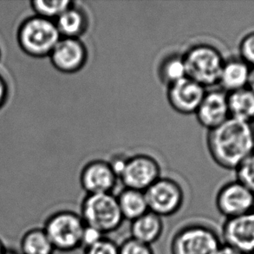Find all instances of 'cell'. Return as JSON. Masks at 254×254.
Masks as SVG:
<instances>
[{
	"label": "cell",
	"instance_id": "30",
	"mask_svg": "<svg viewBox=\"0 0 254 254\" xmlns=\"http://www.w3.org/2000/svg\"><path fill=\"white\" fill-rule=\"evenodd\" d=\"M217 254H246L238 250L236 248H232L230 246L223 244L220 248V250Z\"/></svg>",
	"mask_w": 254,
	"mask_h": 254
},
{
	"label": "cell",
	"instance_id": "23",
	"mask_svg": "<svg viewBox=\"0 0 254 254\" xmlns=\"http://www.w3.org/2000/svg\"><path fill=\"white\" fill-rule=\"evenodd\" d=\"M236 180L254 194V152L241 162L236 170Z\"/></svg>",
	"mask_w": 254,
	"mask_h": 254
},
{
	"label": "cell",
	"instance_id": "17",
	"mask_svg": "<svg viewBox=\"0 0 254 254\" xmlns=\"http://www.w3.org/2000/svg\"><path fill=\"white\" fill-rule=\"evenodd\" d=\"M62 38H80L89 28V18L83 8L73 3L55 20Z\"/></svg>",
	"mask_w": 254,
	"mask_h": 254
},
{
	"label": "cell",
	"instance_id": "25",
	"mask_svg": "<svg viewBox=\"0 0 254 254\" xmlns=\"http://www.w3.org/2000/svg\"><path fill=\"white\" fill-rule=\"evenodd\" d=\"M119 254H155V252L151 246L129 237L119 245Z\"/></svg>",
	"mask_w": 254,
	"mask_h": 254
},
{
	"label": "cell",
	"instance_id": "28",
	"mask_svg": "<svg viewBox=\"0 0 254 254\" xmlns=\"http://www.w3.org/2000/svg\"><path fill=\"white\" fill-rule=\"evenodd\" d=\"M127 157L123 155H115L113 158L111 159V161L109 162L111 169H113L114 173L116 174L118 179L120 177L121 175L123 174L126 162H127Z\"/></svg>",
	"mask_w": 254,
	"mask_h": 254
},
{
	"label": "cell",
	"instance_id": "15",
	"mask_svg": "<svg viewBox=\"0 0 254 254\" xmlns=\"http://www.w3.org/2000/svg\"><path fill=\"white\" fill-rule=\"evenodd\" d=\"M250 70L251 66L239 57L226 59L218 85L227 94L248 88Z\"/></svg>",
	"mask_w": 254,
	"mask_h": 254
},
{
	"label": "cell",
	"instance_id": "20",
	"mask_svg": "<svg viewBox=\"0 0 254 254\" xmlns=\"http://www.w3.org/2000/svg\"><path fill=\"white\" fill-rule=\"evenodd\" d=\"M21 254H54L56 250L43 227L24 233L20 241Z\"/></svg>",
	"mask_w": 254,
	"mask_h": 254
},
{
	"label": "cell",
	"instance_id": "29",
	"mask_svg": "<svg viewBox=\"0 0 254 254\" xmlns=\"http://www.w3.org/2000/svg\"><path fill=\"white\" fill-rule=\"evenodd\" d=\"M9 96V87L2 75H0V110L5 104Z\"/></svg>",
	"mask_w": 254,
	"mask_h": 254
},
{
	"label": "cell",
	"instance_id": "19",
	"mask_svg": "<svg viewBox=\"0 0 254 254\" xmlns=\"http://www.w3.org/2000/svg\"><path fill=\"white\" fill-rule=\"evenodd\" d=\"M117 198L124 220L131 222L148 212V202L142 191L124 188Z\"/></svg>",
	"mask_w": 254,
	"mask_h": 254
},
{
	"label": "cell",
	"instance_id": "26",
	"mask_svg": "<svg viewBox=\"0 0 254 254\" xmlns=\"http://www.w3.org/2000/svg\"><path fill=\"white\" fill-rule=\"evenodd\" d=\"M83 254H119V245L109 238H103L97 244L84 249Z\"/></svg>",
	"mask_w": 254,
	"mask_h": 254
},
{
	"label": "cell",
	"instance_id": "21",
	"mask_svg": "<svg viewBox=\"0 0 254 254\" xmlns=\"http://www.w3.org/2000/svg\"><path fill=\"white\" fill-rule=\"evenodd\" d=\"M157 74L161 83L167 87L187 77L183 55L175 53L166 56L159 64Z\"/></svg>",
	"mask_w": 254,
	"mask_h": 254
},
{
	"label": "cell",
	"instance_id": "6",
	"mask_svg": "<svg viewBox=\"0 0 254 254\" xmlns=\"http://www.w3.org/2000/svg\"><path fill=\"white\" fill-rule=\"evenodd\" d=\"M223 245L220 234L203 223L185 225L175 232L170 254H217Z\"/></svg>",
	"mask_w": 254,
	"mask_h": 254
},
{
	"label": "cell",
	"instance_id": "11",
	"mask_svg": "<svg viewBox=\"0 0 254 254\" xmlns=\"http://www.w3.org/2000/svg\"><path fill=\"white\" fill-rule=\"evenodd\" d=\"M220 234L223 244L246 254H254V209L225 220Z\"/></svg>",
	"mask_w": 254,
	"mask_h": 254
},
{
	"label": "cell",
	"instance_id": "3",
	"mask_svg": "<svg viewBox=\"0 0 254 254\" xmlns=\"http://www.w3.org/2000/svg\"><path fill=\"white\" fill-rule=\"evenodd\" d=\"M187 76L205 88L218 85L224 59L219 49L207 44L189 48L183 55Z\"/></svg>",
	"mask_w": 254,
	"mask_h": 254
},
{
	"label": "cell",
	"instance_id": "13",
	"mask_svg": "<svg viewBox=\"0 0 254 254\" xmlns=\"http://www.w3.org/2000/svg\"><path fill=\"white\" fill-rule=\"evenodd\" d=\"M119 179L109 162L94 160L83 167L79 182L86 194L112 193Z\"/></svg>",
	"mask_w": 254,
	"mask_h": 254
},
{
	"label": "cell",
	"instance_id": "16",
	"mask_svg": "<svg viewBox=\"0 0 254 254\" xmlns=\"http://www.w3.org/2000/svg\"><path fill=\"white\" fill-rule=\"evenodd\" d=\"M163 232V219L149 211L131 221L130 238L143 244L152 247L162 237Z\"/></svg>",
	"mask_w": 254,
	"mask_h": 254
},
{
	"label": "cell",
	"instance_id": "18",
	"mask_svg": "<svg viewBox=\"0 0 254 254\" xmlns=\"http://www.w3.org/2000/svg\"><path fill=\"white\" fill-rule=\"evenodd\" d=\"M231 118L247 124H254V93L248 89L227 94Z\"/></svg>",
	"mask_w": 254,
	"mask_h": 254
},
{
	"label": "cell",
	"instance_id": "5",
	"mask_svg": "<svg viewBox=\"0 0 254 254\" xmlns=\"http://www.w3.org/2000/svg\"><path fill=\"white\" fill-rule=\"evenodd\" d=\"M84 227L80 213L72 210H60L45 220L43 228L56 251L71 253L81 248Z\"/></svg>",
	"mask_w": 254,
	"mask_h": 254
},
{
	"label": "cell",
	"instance_id": "9",
	"mask_svg": "<svg viewBox=\"0 0 254 254\" xmlns=\"http://www.w3.org/2000/svg\"><path fill=\"white\" fill-rule=\"evenodd\" d=\"M215 205L218 212L226 220L232 219L254 209V194L242 183L234 180L219 189Z\"/></svg>",
	"mask_w": 254,
	"mask_h": 254
},
{
	"label": "cell",
	"instance_id": "22",
	"mask_svg": "<svg viewBox=\"0 0 254 254\" xmlns=\"http://www.w3.org/2000/svg\"><path fill=\"white\" fill-rule=\"evenodd\" d=\"M73 3L69 0H33L31 5L35 15L54 21Z\"/></svg>",
	"mask_w": 254,
	"mask_h": 254
},
{
	"label": "cell",
	"instance_id": "12",
	"mask_svg": "<svg viewBox=\"0 0 254 254\" xmlns=\"http://www.w3.org/2000/svg\"><path fill=\"white\" fill-rule=\"evenodd\" d=\"M206 93L205 87L187 76L168 87L167 98L175 111L191 115L195 114Z\"/></svg>",
	"mask_w": 254,
	"mask_h": 254
},
{
	"label": "cell",
	"instance_id": "33",
	"mask_svg": "<svg viewBox=\"0 0 254 254\" xmlns=\"http://www.w3.org/2000/svg\"><path fill=\"white\" fill-rule=\"evenodd\" d=\"M4 254H17V253H15V252L12 251V250H9V249H7V251L4 253Z\"/></svg>",
	"mask_w": 254,
	"mask_h": 254
},
{
	"label": "cell",
	"instance_id": "27",
	"mask_svg": "<svg viewBox=\"0 0 254 254\" xmlns=\"http://www.w3.org/2000/svg\"><path fill=\"white\" fill-rule=\"evenodd\" d=\"M106 237L103 233L92 227L86 226L83 229L82 239H81V248L84 250L87 248H91L94 245L97 244L102 241L103 238Z\"/></svg>",
	"mask_w": 254,
	"mask_h": 254
},
{
	"label": "cell",
	"instance_id": "8",
	"mask_svg": "<svg viewBox=\"0 0 254 254\" xmlns=\"http://www.w3.org/2000/svg\"><path fill=\"white\" fill-rule=\"evenodd\" d=\"M161 177V167L150 155H135L127 157L126 166L119 177L125 189L145 192Z\"/></svg>",
	"mask_w": 254,
	"mask_h": 254
},
{
	"label": "cell",
	"instance_id": "1",
	"mask_svg": "<svg viewBox=\"0 0 254 254\" xmlns=\"http://www.w3.org/2000/svg\"><path fill=\"white\" fill-rule=\"evenodd\" d=\"M206 146L217 165L235 171L254 152V124L230 117L219 127L208 130Z\"/></svg>",
	"mask_w": 254,
	"mask_h": 254
},
{
	"label": "cell",
	"instance_id": "7",
	"mask_svg": "<svg viewBox=\"0 0 254 254\" xmlns=\"http://www.w3.org/2000/svg\"><path fill=\"white\" fill-rule=\"evenodd\" d=\"M144 192L148 211L162 219L174 216L184 204V191L173 179L160 177Z\"/></svg>",
	"mask_w": 254,
	"mask_h": 254
},
{
	"label": "cell",
	"instance_id": "24",
	"mask_svg": "<svg viewBox=\"0 0 254 254\" xmlns=\"http://www.w3.org/2000/svg\"><path fill=\"white\" fill-rule=\"evenodd\" d=\"M238 50L239 58L251 67L254 66V31L244 35L240 41Z\"/></svg>",
	"mask_w": 254,
	"mask_h": 254
},
{
	"label": "cell",
	"instance_id": "34",
	"mask_svg": "<svg viewBox=\"0 0 254 254\" xmlns=\"http://www.w3.org/2000/svg\"><path fill=\"white\" fill-rule=\"evenodd\" d=\"M0 59H1V50H0Z\"/></svg>",
	"mask_w": 254,
	"mask_h": 254
},
{
	"label": "cell",
	"instance_id": "10",
	"mask_svg": "<svg viewBox=\"0 0 254 254\" xmlns=\"http://www.w3.org/2000/svg\"><path fill=\"white\" fill-rule=\"evenodd\" d=\"M49 58L59 72L74 74L85 67L89 53L80 38H61Z\"/></svg>",
	"mask_w": 254,
	"mask_h": 254
},
{
	"label": "cell",
	"instance_id": "31",
	"mask_svg": "<svg viewBox=\"0 0 254 254\" xmlns=\"http://www.w3.org/2000/svg\"><path fill=\"white\" fill-rule=\"evenodd\" d=\"M248 89L254 93V66H252L248 83Z\"/></svg>",
	"mask_w": 254,
	"mask_h": 254
},
{
	"label": "cell",
	"instance_id": "32",
	"mask_svg": "<svg viewBox=\"0 0 254 254\" xmlns=\"http://www.w3.org/2000/svg\"><path fill=\"white\" fill-rule=\"evenodd\" d=\"M7 249L8 248L5 247L3 241L0 239V254H4V253L7 251Z\"/></svg>",
	"mask_w": 254,
	"mask_h": 254
},
{
	"label": "cell",
	"instance_id": "2",
	"mask_svg": "<svg viewBox=\"0 0 254 254\" xmlns=\"http://www.w3.org/2000/svg\"><path fill=\"white\" fill-rule=\"evenodd\" d=\"M61 38L55 21L37 15L24 19L17 30V43L21 50L35 59L49 57Z\"/></svg>",
	"mask_w": 254,
	"mask_h": 254
},
{
	"label": "cell",
	"instance_id": "14",
	"mask_svg": "<svg viewBox=\"0 0 254 254\" xmlns=\"http://www.w3.org/2000/svg\"><path fill=\"white\" fill-rule=\"evenodd\" d=\"M195 115L199 124L207 130L219 127L230 118L227 93L220 89L206 91Z\"/></svg>",
	"mask_w": 254,
	"mask_h": 254
},
{
	"label": "cell",
	"instance_id": "4",
	"mask_svg": "<svg viewBox=\"0 0 254 254\" xmlns=\"http://www.w3.org/2000/svg\"><path fill=\"white\" fill-rule=\"evenodd\" d=\"M79 213L86 226L96 228L104 235L118 230L124 221L117 196L113 193L86 194Z\"/></svg>",
	"mask_w": 254,
	"mask_h": 254
}]
</instances>
